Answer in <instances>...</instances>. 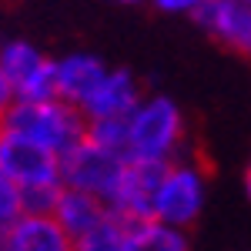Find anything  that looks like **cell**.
Returning <instances> with one entry per match:
<instances>
[{
    "mask_svg": "<svg viewBox=\"0 0 251 251\" xmlns=\"http://www.w3.org/2000/svg\"><path fill=\"white\" fill-rule=\"evenodd\" d=\"M154 7H157V10H164V14H194L198 0H157Z\"/></svg>",
    "mask_w": 251,
    "mask_h": 251,
    "instance_id": "cell-19",
    "label": "cell"
},
{
    "mask_svg": "<svg viewBox=\"0 0 251 251\" xmlns=\"http://www.w3.org/2000/svg\"><path fill=\"white\" fill-rule=\"evenodd\" d=\"M168 171V164H144V161H127L124 174L117 181V188L111 198L104 201L114 221H121L124 228L131 225H144L154 221V194L157 184Z\"/></svg>",
    "mask_w": 251,
    "mask_h": 251,
    "instance_id": "cell-5",
    "label": "cell"
},
{
    "mask_svg": "<svg viewBox=\"0 0 251 251\" xmlns=\"http://www.w3.org/2000/svg\"><path fill=\"white\" fill-rule=\"evenodd\" d=\"M60 194H64V184H60V181L24 188V214H54Z\"/></svg>",
    "mask_w": 251,
    "mask_h": 251,
    "instance_id": "cell-16",
    "label": "cell"
},
{
    "mask_svg": "<svg viewBox=\"0 0 251 251\" xmlns=\"http://www.w3.org/2000/svg\"><path fill=\"white\" fill-rule=\"evenodd\" d=\"M124 164H127V157H117L91 141H84L67 157H60V184L107 201L124 174Z\"/></svg>",
    "mask_w": 251,
    "mask_h": 251,
    "instance_id": "cell-6",
    "label": "cell"
},
{
    "mask_svg": "<svg viewBox=\"0 0 251 251\" xmlns=\"http://www.w3.org/2000/svg\"><path fill=\"white\" fill-rule=\"evenodd\" d=\"M107 74H111V67L87 50H74L67 57H57V97L74 107H84Z\"/></svg>",
    "mask_w": 251,
    "mask_h": 251,
    "instance_id": "cell-11",
    "label": "cell"
},
{
    "mask_svg": "<svg viewBox=\"0 0 251 251\" xmlns=\"http://www.w3.org/2000/svg\"><path fill=\"white\" fill-rule=\"evenodd\" d=\"M57 225L64 231L71 234V241L80 245L84 238H91L97 228H104L107 221H111V211H107V204L94 198V194H84V191H71V188H64L57 201Z\"/></svg>",
    "mask_w": 251,
    "mask_h": 251,
    "instance_id": "cell-12",
    "label": "cell"
},
{
    "mask_svg": "<svg viewBox=\"0 0 251 251\" xmlns=\"http://www.w3.org/2000/svg\"><path fill=\"white\" fill-rule=\"evenodd\" d=\"M24 218V188L0 174V231Z\"/></svg>",
    "mask_w": 251,
    "mask_h": 251,
    "instance_id": "cell-17",
    "label": "cell"
},
{
    "mask_svg": "<svg viewBox=\"0 0 251 251\" xmlns=\"http://www.w3.org/2000/svg\"><path fill=\"white\" fill-rule=\"evenodd\" d=\"M14 104H17V91H14L10 77H7V71L0 67V121L14 111Z\"/></svg>",
    "mask_w": 251,
    "mask_h": 251,
    "instance_id": "cell-18",
    "label": "cell"
},
{
    "mask_svg": "<svg viewBox=\"0 0 251 251\" xmlns=\"http://www.w3.org/2000/svg\"><path fill=\"white\" fill-rule=\"evenodd\" d=\"M77 251H127V228L111 218L104 228H97L91 238H84Z\"/></svg>",
    "mask_w": 251,
    "mask_h": 251,
    "instance_id": "cell-15",
    "label": "cell"
},
{
    "mask_svg": "<svg viewBox=\"0 0 251 251\" xmlns=\"http://www.w3.org/2000/svg\"><path fill=\"white\" fill-rule=\"evenodd\" d=\"M87 141L117 157H127V121H91Z\"/></svg>",
    "mask_w": 251,
    "mask_h": 251,
    "instance_id": "cell-14",
    "label": "cell"
},
{
    "mask_svg": "<svg viewBox=\"0 0 251 251\" xmlns=\"http://www.w3.org/2000/svg\"><path fill=\"white\" fill-rule=\"evenodd\" d=\"M184 157V114L171 97L154 94L127 121V161L174 164Z\"/></svg>",
    "mask_w": 251,
    "mask_h": 251,
    "instance_id": "cell-2",
    "label": "cell"
},
{
    "mask_svg": "<svg viewBox=\"0 0 251 251\" xmlns=\"http://www.w3.org/2000/svg\"><path fill=\"white\" fill-rule=\"evenodd\" d=\"M245 194H248V201H251V164H248V171H245Z\"/></svg>",
    "mask_w": 251,
    "mask_h": 251,
    "instance_id": "cell-20",
    "label": "cell"
},
{
    "mask_svg": "<svg viewBox=\"0 0 251 251\" xmlns=\"http://www.w3.org/2000/svg\"><path fill=\"white\" fill-rule=\"evenodd\" d=\"M204 198H208L204 168L191 157H181V161L168 164V171L157 184L154 221L168 225V228H177V231H188L204 211Z\"/></svg>",
    "mask_w": 251,
    "mask_h": 251,
    "instance_id": "cell-3",
    "label": "cell"
},
{
    "mask_svg": "<svg viewBox=\"0 0 251 251\" xmlns=\"http://www.w3.org/2000/svg\"><path fill=\"white\" fill-rule=\"evenodd\" d=\"M127 251H191L188 231L168 228L161 221H144L127 228Z\"/></svg>",
    "mask_w": 251,
    "mask_h": 251,
    "instance_id": "cell-13",
    "label": "cell"
},
{
    "mask_svg": "<svg viewBox=\"0 0 251 251\" xmlns=\"http://www.w3.org/2000/svg\"><path fill=\"white\" fill-rule=\"evenodd\" d=\"M191 20L218 44L251 57V0H198Z\"/></svg>",
    "mask_w": 251,
    "mask_h": 251,
    "instance_id": "cell-8",
    "label": "cell"
},
{
    "mask_svg": "<svg viewBox=\"0 0 251 251\" xmlns=\"http://www.w3.org/2000/svg\"><path fill=\"white\" fill-rule=\"evenodd\" d=\"M141 104H144L141 80L124 67H111V74L100 80V87L80 111L87 117V124L91 121H131Z\"/></svg>",
    "mask_w": 251,
    "mask_h": 251,
    "instance_id": "cell-9",
    "label": "cell"
},
{
    "mask_svg": "<svg viewBox=\"0 0 251 251\" xmlns=\"http://www.w3.org/2000/svg\"><path fill=\"white\" fill-rule=\"evenodd\" d=\"M0 174L20 188L60 181V161L27 137L0 127Z\"/></svg>",
    "mask_w": 251,
    "mask_h": 251,
    "instance_id": "cell-7",
    "label": "cell"
},
{
    "mask_svg": "<svg viewBox=\"0 0 251 251\" xmlns=\"http://www.w3.org/2000/svg\"><path fill=\"white\" fill-rule=\"evenodd\" d=\"M0 127L40 144L57 161L87 141L84 111L67 104V100H60V97H54V100H17L14 111L0 121Z\"/></svg>",
    "mask_w": 251,
    "mask_h": 251,
    "instance_id": "cell-1",
    "label": "cell"
},
{
    "mask_svg": "<svg viewBox=\"0 0 251 251\" xmlns=\"http://www.w3.org/2000/svg\"><path fill=\"white\" fill-rule=\"evenodd\" d=\"M0 251H77L54 214H24L0 231Z\"/></svg>",
    "mask_w": 251,
    "mask_h": 251,
    "instance_id": "cell-10",
    "label": "cell"
},
{
    "mask_svg": "<svg viewBox=\"0 0 251 251\" xmlns=\"http://www.w3.org/2000/svg\"><path fill=\"white\" fill-rule=\"evenodd\" d=\"M0 67L17 91V100H54L57 97V60H50L30 40L0 44Z\"/></svg>",
    "mask_w": 251,
    "mask_h": 251,
    "instance_id": "cell-4",
    "label": "cell"
}]
</instances>
